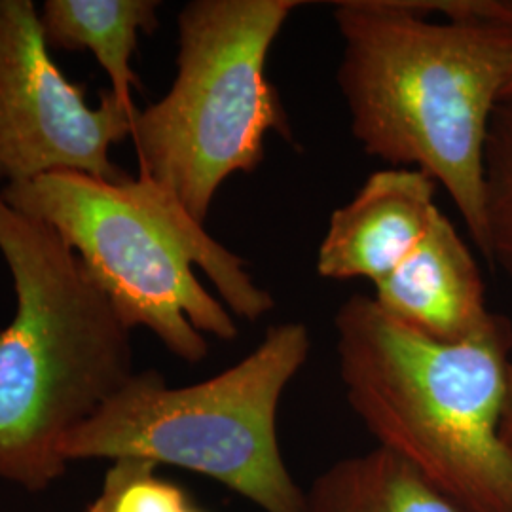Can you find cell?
Here are the masks:
<instances>
[{"label": "cell", "mask_w": 512, "mask_h": 512, "mask_svg": "<svg viewBox=\"0 0 512 512\" xmlns=\"http://www.w3.org/2000/svg\"><path fill=\"white\" fill-rule=\"evenodd\" d=\"M338 88L366 154L429 175L486 256L484 148L512 80V29L433 21L412 0H338Z\"/></svg>", "instance_id": "cell-1"}, {"label": "cell", "mask_w": 512, "mask_h": 512, "mask_svg": "<svg viewBox=\"0 0 512 512\" xmlns=\"http://www.w3.org/2000/svg\"><path fill=\"white\" fill-rule=\"evenodd\" d=\"M0 194L65 239L126 329L150 330L184 363L207 357L205 336L236 340L234 315L258 321L274 310L243 258L147 175L103 181L59 171Z\"/></svg>", "instance_id": "cell-2"}, {"label": "cell", "mask_w": 512, "mask_h": 512, "mask_svg": "<svg viewBox=\"0 0 512 512\" xmlns=\"http://www.w3.org/2000/svg\"><path fill=\"white\" fill-rule=\"evenodd\" d=\"M334 330L349 406L378 446L471 512H512V454L501 437L511 319L497 313L475 338L440 344L353 294Z\"/></svg>", "instance_id": "cell-3"}, {"label": "cell", "mask_w": 512, "mask_h": 512, "mask_svg": "<svg viewBox=\"0 0 512 512\" xmlns=\"http://www.w3.org/2000/svg\"><path fill=\"white\" fill-rule=\"evenodd\" d=\"M0 253L16 289L0 329V480L37 494L65 475L63 440L135 374L131 330L65 239L2 194Z\"/></svg>", "instance_id": "cell-4"}, {"label": "cell", "mask_w": 512, "mask_h": 512, "mask_svg": "<svg viewBox=\"0 0 512 512\" xmlns=\"http://www.w3.org/2000/svg\"><path fill=\"white\" fill-rule=\"evenodd\" d=\"M310 329L279 323L239 363L200 384L171 387L158 370L135 372L92 420L61 444V456L137 459L207 476L262 512H302L277 435L289 384L308 363Z\"/></svg>", "instance_id": "cell-5"}, {"label": "cell", "mask_w": 512, "mask_h": 512, "mask_svg": "<svg viewBox=\"0 0 512 512\" xmlns=\"http://www.w3.org/2000/svg\"><path fill=\"white\" fill-rule=\"evenodd\" d=\"M302 0H192L179 12L177 76L139 110L131 139L139 175L205 222L220 186L264 162L270 133L291 137L266 76L268 55Z\"/></svg>", "instance_id": "cell-6"}, {"label": "cell", "mask_w": 512, "mask_h": 512, "mask_svg": "<svg viewBox=\"0 0 512 512\" xmlns=\"http://www.w3.org/2000/svg\"><path fill=\"white\" fill-rule=\"evenodd\" d=\"M139 109L110 92L99 105L55 65L33 0H0V183L73 171L103 181L128 173L110 148L133 133Z\"/></svg>", "instance_id": "cell-7"}, {"label": "cell", "mask_w": 512, "mask_h": 512, "mask_svg": "<svg viewBox=\"0 0 512 512\" xmlns=\"http://www.w3.org/2000/svg\"><path fill=\"white\" fill-rule=\"evenodd\" d=\"M437 183L410 167L374 171L351 202L334 209L317 251V274L380 283L410 255L439 211Z\"/></svg>", "instance_id": "cell-8"}, {"label": "cell", "mask_w": 512, "mask_h": 512, "mask_svg": "<svg viewBox=\"0 0 512 512\" xmlns=\"http://www.w3.org/2000/svg\"><path fill=\"white\" fill-rule=\"evenodd\" d=\"M372 300L393 321L440 344L475 338L497 317L475 256L440 209L418 247L374 285Z\"/></svg>", "instance_id": "cell-9"}, {"label": "cell", "mask_w": 512, "mask_h": 512, "mask_svg": "<svg viewBox=\"0 0 512 512\" xmlns=\"http://www.w3.org/2000/svg\"><path fill=\"white\" fill-rule=\"evenodd\" d=\"M158 0H46L40 12L50 48L90 50L110 80V93L128 109L141 80L131 69L139 37L158 29Z\"/></svg>", "instance_id": "cell-10"}, {"label": "cell", "mask_w": 512, "mask_h": 512, "mask_svg": "<svg viewBox=\"0 0 512 512\" xmlns=\"http://www.w3.org/2000/svg\"><path fill=\"white\" fill-rule=\"evenodd\" d=\"M302 512H471L393 452L332 463L306 490Z\"/></svg>", "instance_id": "cell-11"}, {"label": "cell", "mask_w": 512, "mask_h": 512, "mask_svg": "<svg viewBox=\"0 0 512 512\" xmlns=\"http://www.w3.org/2000/svg\"><path fill=\"white\" fill-rule=\"evenodd\" d=\"M486 260L512 287V97L495 109L484 148Z\"/></svg>", "instance_id": "cell-12"}, {"label": "cell", "mask_w": 512, "mask_h": 512, "mask_svg": "<svg viewBox=\"0 0 512 512\" xmlns=\"http://www.w3.org/2000/svg\"><path fill=\"white\" fill-rule=\"evenodd\" d=\"M84 512H207L188 490L160 475V467L118 459Z\"/></svg>", "instance_id": "cell-13"}, {"label": "cell", "mask_w": 512, "mask_h": 512, "mask_svg": "<svg viewBox=\"0 0 512 512\" xmlns=\"http://www.w3.org/2000/svg\"><path fill=\"white\" fill-rule=\"evenodd\" d=\"M414 4L427 16L490 19L512 29V0H414ZM507 97H512V80L505 93Z\"/></svg>", "instance_id": "cell-14"}, {"label": "cell", "mask_w": 512, "mask_h": 512, "mask_svg": "<svg viewBox=\"0 0 512 512\" xmlns=\"http://www.w3.org/2000/svg\"><path fill=\"white\" fill-rule=\"evenodd\" d=\"M501 437L505 440V444H507V448L512 454V359L511 366H509V378H507L503 416H501Z\"/></svg>", "instance_id": "cell-15"}]
</instances>
